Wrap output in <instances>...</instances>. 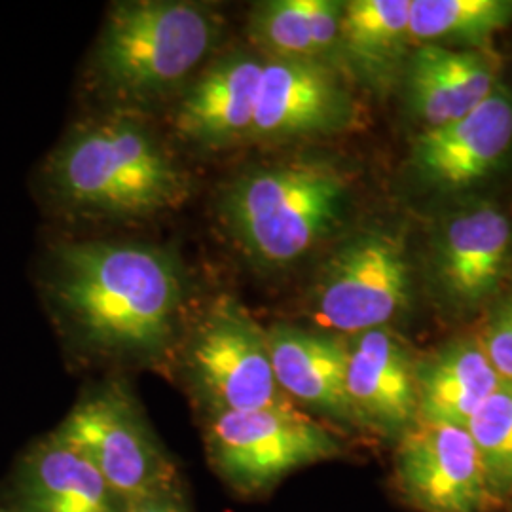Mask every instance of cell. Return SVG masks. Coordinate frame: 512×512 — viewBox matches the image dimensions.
I'll return each mask as SVG.
<instances>
[{"label":"cell","mask_w":512,"mask_h":512,"mask_svg":"<svg viewBox=\"0 0 512 512\" xmlns=\"http://www.w3.org/2000/svg\"><path fill=\"white\" fill-rule=\"evenodd\" d=\"M183 264L135 241H76L55 247L46 296L90 348L154 357L171 342L186 300Z\"/></svg>","instance_id":"1"},{"label":"cell","mask_w":512,"mask_h":512,"mask_svg":"<svg viewBox=\"0 0 512 512\" xmlns=\"http://www.w3.org/2000/svg\"><path fill=\"white\" fill-rule=\"evenodd\" d=\"M50 200L76 215L148 219L190 196V175L141 120L114 112L80 124L42 169Z\"/></svg>","instance_id":"2"},{"label":"cell","mask_w":512,"mask_h":512,"mask_svg":"<svg viewBox=\"0 0 512 512\" xmlns=\"http://www.w3.org/2000/svg\"><path fill=\"white\" fill-rule=\"evenodd\" d=\"M349 188L348 175L327 160L256 165L224 186L219 217L249 262L283 270L338 228L348 211Z\"/></svg>","instance_id":"3"},{"label":"cell","mask_w":512,"mask_h":512,"mask_svg":"<svg viewBox=\"0 0 512 512\" xmlns=\"http://www.w3.org/2000/svg\"><path fill=\"white\" fill-rule=\"evenodd\" d=\"M219 12L190 0L112 4L93 52L95 84L122 105L183 92L222 35Z\"/></svg>","instance_id":"4"},{"label":"cell","mask_w":512,"mask_h":512,"mask_svg":"<svg viewBox=\"0 0 512 512\" xmlns=\"http://www.w3.org/2000/svg\"><path fill=\"white\" fill-rule=\"evenodd\" d=\"M183 357L186 374L209 414L291 404L275 382L266 329L230 296L203 311L184 344Z\"/></svg>","instance_id":"5"},{"label":"cell","mask_w":512,"mask_h":512,"mask_svg":"<svg viewBox=\"0 0 512 512\" xmlns=\"http://www.w3.org/2000/svg\"><path fill=\"white\" fill-rule=\"evenodd\" d=\"M207 452L219 475L241 494H256L300 467L340 454L329 431L293 404L213 412Z\"/></svg>","instance_id":"6"},{"label":"cell","mask_w":512,"mask_h":512,"mask_svg":"<svg viewBox=\"0 0 512 512\" xmlns=\"http://www.w3.org/2000/svg\"><path fill=\"white\" fill-rule=\"evenodd\" d=\"M55 437L88 459L124 505L173 490V469L122 385L93 389L74 406Z\"/></svg>","instance_id":"7"},{"label":"cell","mask_w":512,"mask_h":512,"mask_svg":"<svg viewBox=\"0 0 512 512\" xmlns=\"http://www.w3.org/2000/svg\"><path fill=\"white\" fill-rule=\"evenodd\" d=\"M410 264L401 239L365 232L330 256L313 293V317L323 329L363 334L385 329L410 302Z\"/></svg>","instance_id":"8"},{"label":"cell","mask_w":512,"mask_h":512,"mask_svg":"<svg viewBox=\"0 0 512 512\" xmlns=\"http://www.w3.org/2000/svg\"><path fill=\"white\" fill-rule=\"evenodd\" d=\"M357 116L353 95L327 63L266 59L249 141L281 143L332 135Z\"/></svg>","instance_id":"9"},{"label":"cell","mask_w":512,"mask_h":512,"mask_svg":"<svg viewBox=\"0 0 512 512\" xmlns=\"http://www.w3.org/2000/svg\"><path fill=\"white\" fill-rule=\"evenodd\" d=\"M395 465L404 497L421 512H482L494 497L465 427L416 421Z\"/></svg>","instance_id":"10"},{"label":"cell","mask_w":512,"mask_h":512,"mask_svg":"<svg viewBox=\"0 0 512 512\" xmlns=\"http://www.w3.org/2000/svg\"><path fill=\"white\" fill-rule=\"evenodd\" d=\"M433 256L444 300L459 310H471L497 291L511 268V220L490 203L465 207L444 220Z\"/></svg>","instance_id":"11"},{"label":"cell","mask_w":512,"mask_h":512,"mask_svg":"<svg viewBox=\"0 0 512 512\" xmlns=\"http://www.w3.org/2000/svg\"><path fill=\"white\" fill-rule=\"evenodd\" d=\"M512 147V92L497 86L458 120L423 129L412 145V165L425 183L459 190L488 177Z\"/></svg>","instance_id":"12"},{"label":"cell","mask_w":512,"mask_h":512,"mask_svg":"<svg viewBox=\"0 0 512 512\" xmlns=\"http://www.w3.org/2000/svg\"><path fill=\"white\" fill-rule=\"evenodd\" d=\"M264 63L260 54L234 50L186 84L173 110V126L184 141L209 150L247 143Z\"/></svg>","instance_id":"13"},{"label":"cell","mask_w":512,"mask_h":512,"mask_svg":"<svg viewBox=\"0 0 512 512\" xmlns=\"http://www.w3.org/2000/svg\"><path fill=\"white\" fill-rule=\"evenodd\" d=\"M346 387L353 423L403 437L418 421L416 366L387 329L366 330L348 342Z\"/></svg>","instance_id":"14"},{"label":"cell","mask_w":512,"mask_h":512,"mask_svg":"<svg viewBox=\"0 0 512 512\" xmlns=\"http://www.w3.org/2000/svg\"><path fill=\"white\" fill-rule=\"evenodd\" d=\"M275 382L287 399L353 423L346 374L348 344L329 332L277 323L266 329Z\"/></svg>","instance_id":"15"},{"label":"cell","mask_w":512,"mask_h":512,"mask_svg":"<svg viewBox=\"0 0 512 512\" xmlns=\"http://www.w3.org/2000/svg\"><path fill=\"white\" fill-rule=\"evenodd\" d=\"M494 63L478 52L423 44L406 69L408 101L425 129L446 126L497 88Z\"/></svg>","instance_id":"16"},{"label":"cell","mask_w":512,"mask_h":512,"mask_svg":"<svg viewBox=\"0 0 512 512\" xmlns=\"http://www.w3.org/2000/svg\"><path fill=\"white\" fill-rule=\"evenodd\" d=\"M23 512H124V501L73 446L52 435L27 459Z\"/></svg>","instance_id":"17"},{"label":"cell","mask_w":512,"mask_h":512,"mask_svg":"<svg viewBox=\"0 0 512 512\" xmlns=\"http://www.w3.org/2000/svg\"><path fill=\"white\" fill-rule=\"evenodd\" d=\"M501 382L480 342L456 340L416 366L418 421L467 427Z\"/></svg>","instance_id":"18"},{"label":"cell","mask_w":512,"mask_h":512,"mask_svg":"<svg viewBox=\"0 0 512 512\" xmlns=\"http://www.w3.org/2000/svg\"><path fill=\"white\" fill-rule=\"evenodd\" d=\"M344 4L338 0H268L249 16V38L266 59L332 65L340 55Z\"/></svg>","instance_id":"19"},{"label":"cell","mask_w":512,"mask_h":512,"mask_svg":"<svg viewBox=\"0 0 512 512\" xmlns=\"http://www.w3.org/2000/svg\"><path fill=\"white\" fill-rule=\"evenodd\" d=\"M410 0H351L344 4L340 57L368 80L395 71L408 42Z\"/></svg>","instance_id":"20"},{"label":"cell","mask_w":512,"mask_h":512,"mask_svg":"<svg viewBox=\"0 0 512 512\" xmlns=\"http://www.w3.org/2000/svg\"><path fill=\"white\" fill-rule=\"evenodd\" d=\"M511 21L509 0H410L408 37L482 46Z\"/></svg>","instance_id":"21"},{"label":"cell","mask_w":512,"mask_h":512,"mask_svg":"<svg viewBox=\"0 0 512 512\" xmlns=\"http://www.w3.org/2000/svg\"><path fill=\"white\" fill-rule=\"evenodd\" d=\"M494 495L512 492V384L501 382L465 427Z\"/></svg>","instance_id":"22"},{"label":"cell","mask_w":512,"mask_h":512,"mask_svg":"<svg viewBox=\"0 0 512 512\" xmlns=\"http://www.w3.org/2000/svg\"><path fill=\"white\" fill-rule=\"evenodd\" d=\"M480 344L499 378L512 384V293L497 306Z\"/></svg>","instance_id":"23"},{"label":"cell","mask_w":512,"mask_h":512,"mask_svg":"<svg viewBox=\"0 0 512 512\" xmlns=\"http://www.w3.org/2000/svg\"><path fill=\"white\" fill-rule=\"evenodd\" d=\"M124 512H184V509L175 499L173 490H167L129 501L124 505Z\"/></svg>","instance_id":"24"}]
</instances>
